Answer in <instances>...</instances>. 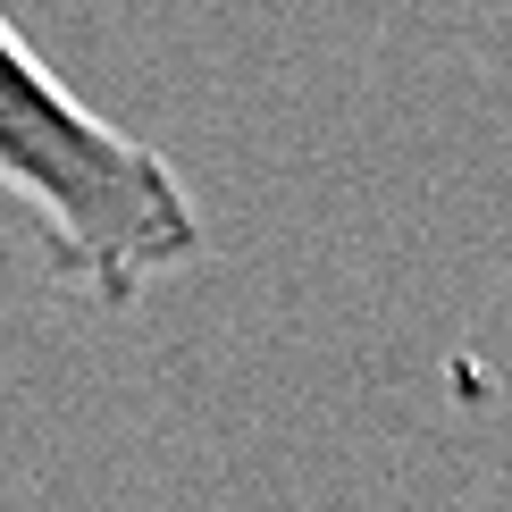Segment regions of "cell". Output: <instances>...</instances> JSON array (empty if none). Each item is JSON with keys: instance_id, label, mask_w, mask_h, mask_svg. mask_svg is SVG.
<instances>
[{"instance_id": "1", "label": "cell", "mask_w": 512, "mask_h": 512, "mask_svg": "<svg viewBox=\"0 0 512 512\" xmlns=\"http://www.w3.org/2000/svg\"><path fill=\"white\" fill-rule=\"evenodd\" d=\"M0 194L26 202L59 286L126 311L202 252V210L152 143L118 135L0 26Z\"/></svg>"}]
</instances>
